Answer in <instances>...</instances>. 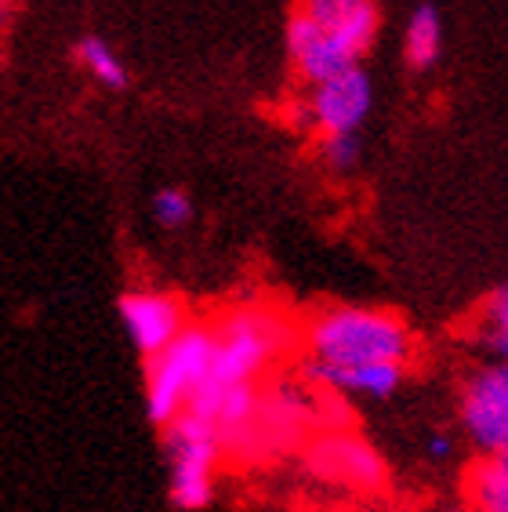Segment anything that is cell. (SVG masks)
<instances>
[{"label": "cell", "mask_w": 508, "mask_h": 512, "mask_svg": "<svg viewBox=\"0 0 508 512\" xmlns=\"http://www.w3.org/2000/svg\"><path fill=\"white\" fill-rule=\"evenodd\" d=\"M305 360L331 367L352 364H407L414 353L411 327L389 309L331 306L316 313L302 331Z\"/></svg>", "instance_id": "6da1fadb"}, {"label": "cell", "mask_w": 508, "mask_h": 512, "mask_svg": "<svg viewBox=\"0 0 508 512\" xmlns=\"http://www.w3.org/2000/svg\"><path fill=\"white\" fill-rule=\"evenodd\" d=\"M291 342L294 331L280 313L258 306L225 313L215 324V360L200 393L229 385H258V378L291 349Z\"/></svg>", "instance_id": "7a4b0ae2"}, {"label": "cell", "mask_w": 508, "mask_h": 512, "mask_svg": "<svg viewBox=\"0 0 508 512\" xmlns=\"http://www.w3.org/2000/svg\"><path fill=\"white\" fill-rule=\"evenodd\" d=\"M215 360V327L189 324L175 342L146 360V414L171 425L193 407Z\"/></svg>", "instance_id": "3957f363"}, {"label": "cell", "mask_w": 508, "mask_h": 512, "mask_svg": "<svg viewBox=\"0 0 508 512\" xmlns=\"http://www.w3.org/2000/svg\"><path fill=\"white\" fill-rule=\"evenodd\" d=\"M167 451V498L182 512H200L215 498V476L222 462L225 440L215 425L186 411L164 425Z\"/></svg>", "instance_id": "277c9868"}, {"label": "cell", "mask_w": 508, "mask_h": 512, "mask_svg": "<svg viewBox=\"0 0 508 512\" xmlns=\"http://www.w3.org/2000/svg\"><path fill=\"white\" fill-rule=\"evenodd\" d=\"M374 106V84L363 66H352L338 77L313 84L294 102V124L316 135H360Z\"/></svg>", "instance_id": "5b68a950"}, {"label": "cell", "mask_w": 508, "mask_h": 512, "mask_svg": "<svg viewBox=\"0 0 508 512\" xmlns=\"http://www.w3.org/2000/svg\"><path fill=\"white\" fill-rule=\"evenodd\" d=\"M461 429L483 454H501L508 447V364L487 360L472 367L458 393Z\"/></svg>", "instance_id": "8992f818"}, {"label": "cell", "mask_w": 508, "mask_h": 512, "mask_svg": "<svg viewBox=\"0 0 508 512\" xmlns=\"http://www.w3.org/2000/svg\"><path fill=\"white\" fill-rule=\"evenodd\" d=\"M305 469L323 483H338L352 491H374L385 483V462L363 436L349 429H327L305 447Z\"/></svg>", "instance_id": "52a82bcc"}, {"label": "cell", "mask_w": 508, "mask_h": 512, "mask_svg": "<svg viewBox=\"0 0 508 512\" xmlns=\"http://www.w3.org/2000/svg\"><path fill=\"white\" fill-rule=\"evenodd\" d=\"M287 55L302 84H323V80L338 77L345 69L360 66V59L342 44V37L327 26V22L313 19L309 11H294L287 22Z\"/></svg>", "instance_id": "ba28073f"}, {"label": "cell", "mask_w": 508, "mask_h": 512, "mask_svg": "<svg viewBox=\"0 0 508 512\" xmlns=\"http://www.w3.org/2000/svg\"><path fill=\"white\" fill-rule=\"evenodd\" d=\"M117 313L131 345L146 360L167 349L189 327L186 306L167 291H127V295H120Z\"/></svg>", "instance_id": "9c48e42d"}, {"label": "cell", "mask_w": 508, "mask_h": 512, "mask_svg": "<svg viewBox=\"0 0 508 512\" xmlns=\"http://www.w3.org/2000/svg\"><path fill=\"white\" fill-rule=\"evenodd\" d=\"M305 382L320 385L323 393L334 396H363V400H389L403 385L407 364H352V367H331L305 360Z\"/></svg>", "instance_id": "30bf717a"}, {"label": "cell", "mask_w": 508, "mask_h": 512, "mask_svg": "<svg viewBox=\"0 0 508 512\" xmlns=\"http://www.w3.org/2000/svg\"><path fill=\"white\" fill-rule=\"evenodd\" d=\"M403 55L411 69H432L443 55V19L432 4H418L403 30Z\"/></svg>", "instance_id": "8fae6325"}, {"label": "cell", "mask_w": 508, "mask_h": 512, "mask_svg": "<svg viewBox=\"0 0 508 512\" xmlns=\"http://www.w3.org/2000/svg\"><path fill=\"white\" fill-rule=\"evenodd\" d=\"M465 498L472 512H508V469L498 454H483L465 473Z\"/></svg>", "instance_id": "7c38bea8"}, {"label": "cell", "mask_w": 508, "mask_h": 512, "mask_svg": "<svg viewBox=\"0 0 508 512\" xmlns=\"http://www.w3.org/2000/svg\"><path fill=\"white\" fill-rule=\"evenodd\" d=\"M476 338L490 353V360H505L508 364V284H501L498 291L483 302Z\"/></svg>", "instance_id": "4fadbf2b"}, {"label": "cell", "mask_w": 508, "mask_h": 512, "mask_svg": "<svg viewBox=\"0 0 508 512\" xmlns=\"http://www.w3.org/2000/svg\"><path fill=\"white\" fill-rule=\"evenodd\" d=\"M77 62L84 69H88L91 77L102 84V88H109V91H124L127 88V69H124V62H120V55L113 48H109L106 40L102 37H84V40H77Z\"/></svg>", "instance_id": "5bb4252c"}, {"label": "cell", "mask_w": 508, "mask_h": 512, "mask_svg": "<svg viewBox=\"0 0 508 512\" xmlns=\"http://www.w3.org/2000/svg\"><path fill=\"white\" fill-rule=\"evenodd\" d=\"M153 218L164 229H182L193 222V200L182 189H160L153 197Z\"/></svg>", "instance_id": "9a60e30c"}, {"label": "cell", "mask_w": 508, "mask_h": 512, "mask_svg": "<svg viewBox=\"0 0 508 512\" xmlns=\"http://www.w3.org/2000/svg\"><path fill=\"white\" fill-rule=\"evenodd\" d=\"M320 157L331 171H352L363 157L360 135H323L320 138Z\"/></svg>", "instance_id": "2e32d148"}, {"label": "cell", "mask_w": 508, "mask_h": 512, "mask_svg": "<svg viewBox=\"0 0 508 512\" xmlns=\"http://www.w3.org/2000/svg\"><path fill=\"white\" fill-rule=\"evenodd\" d=\"M356 4H363V0H298V8L309 11L313 19H334V15L356 8Z\"/></svg>", "instance_id": "e0dca14e"}, {"label": "cell", "mask_w": 508, "mask_h": 512, "mask_svg": "<svg viewBox=\"0 0 508 512\" xmlns=\"http://www.w3.org/2000/svg\"><path fill=\"white\" fill-rule=\"evenodd\" d=\"M450 454H454V440H450L447 433L436 429V433L425 436V458H429V462H447Z\"/></svg>", "instance_id": "ac0fdd59"}, {"label": "cell", "mask_w": 508, "mask_h": 512, "mask_svg": "<svg viewBox=\"0 0 508 512\" xmlns=\"http://www.w3.org/2000/svg\"><path fill=\"white\" fill-rule=\"evenodd\" d=\"M498 458H501V465H505V469H508V447H505V451L498 454Z\"/></svg>", "instance_id": "d6986e66"}, {"label": "cell", "mask_w": 508, "mask_h": 512, "mask_svg": "<svg viewBox=\"0 0 508 512\" xmlns=\"http://www.w3.org/2000/svg\"><path fill=\"white\" fill-rule=\"evenodd\" d=\"M447 512H465V509H447ZM472 512V509H469Z\"/></svg>", "instance_id": "ffe728a7"}, {"label": "cell", "mask_w": 508, "mask_h": 512, "mask_svg": "<svg viewBox=\"0 0 508 512\" xmlns=\"http://www.w3.org/2000/svg\"><path fill=\"white\" fill-rule=\"evenodd\" d=\"M8 4H15V0H8Z\"/></svg>", "instance_id": "44dd1931"}]
</instances>
